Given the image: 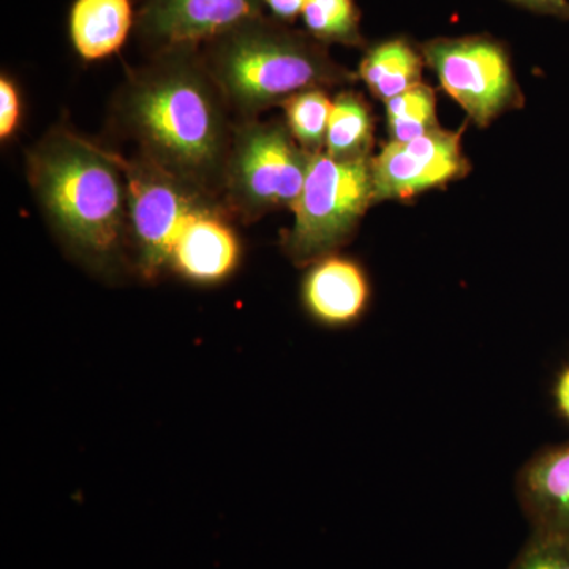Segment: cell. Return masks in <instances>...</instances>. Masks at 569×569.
I'll return each mask as SVG.
<instances>
[{
  "label": "cell",
  "mask_w": 569,
  "mask_h": 569,
  "mask_svg": "<svg viewBox=\"0 0 569 569\" xmlns=\"http://www.w3.org/2000/svg\"><path fill=\"white\" fill-rule=\"evenodd\" d=\"M111 123L134 156L222 198L236 121L201 47L167 48L127 73L111 100Z\"/></svg>",
  "instance_id": "6da1fadb"
},
{
  "label": "cell",
  "mask_w": 569,
  "mask_h": 569,
  "mask_svg": "<svg viewBox=\"0 0 569 569\" xmlns=\"http://www.w3.org/2000/svg\"><path fill=\"white\" fill-rule=\"evenodd\" d=\"M26 176L62 249L93 274H132L129 182L119 153L66 126L26 152Z\"/></svg>",
  "instance_id": "7a4b0ae2"
},
{
  "label": "cell",
  "mask_w": 569,
  "mask_h": 569,
  "mask_svg": "<svg viewBox=\"0 0 569 569\" xmlns=\"http://www.w3.org/2000/svg\"><path fill=\"white\" fill-rule=\"evenodd\" d=\"M119 160L129 182L132 274L142 282L174 277L198 287L231 279L244 249L222 198L134 153H119Z\"/></svg>",
  "instance_id": "3957f363"
},
{
  "label": "cell",
  "mask_w": 569,
  "mask_h": 569,
  "mask_svg": "<svg viewBox=\"0 0 569 569\" xmlns=\"http://www.w3.org/2000/svg\"><path fill=\"white\" fill-rule=\"evenodd\" d=\"M307 31L272 17L252 18L201 44L236 121L260 119L295 93L353 88L359 80Z\"/></svg>",
  "instance_id": "277c9868"
},
{
  "label": "cell",
  "mask_w": 569,
  "mask_h": 569,
  "mask_svg": "<svg viewBox=\"0 0 569 569\" xmlns=\"http://www.w3.org/2000/svg\"><path fill=\"white\" fill-rule=\"evenodd\" d=\"M373 204L372 159L336 160L316 153L291 209L293 223L280 239L284 257L299 268H309L339 253Z\"/></svg>",
  "instance_id": "5b68a950"
},
{
  "label": "cell",
  "mask_w": 569,
  "mask_h": 569,
  "mask_svg": "<svg viewBox=\"0 0 569 569\" xmlns=\"http://www.w3.org/2000/svg\"><path fill=\"white\" fill-rule=\"evenodd\" d=\"M312 159L283 119L238 122L222 192L236 222L252 224L269 213L291 211Z\"/></svg>",
  "instance_id": "8992f818"
},
{
  "label": "cell",
  "mask_w": 569,
  "mask_h": 569,
  "mask_svg": "<svg viewBox=\"0 0 569 569\" xmlns=\"http://www.w3.org/2000/svg\"><path fill=\"white\" fill-rule=\"evenodd\" d=\"M421 51L441 89L481 129L526 103L507 48L492 37H438Z\"/></svg>",
  "instance_id": "52a82bcc"
},
{
  "label": "cell",
  "mask_w": 569,
  "mask_h": 569,
  "mask_svg": "<svg viewBox=\"0 0 569 569\" xmlns=\"http://www.w3.org/2000/svg\"><path fill=\"white\" fill-rule=\"evenodd\" d=\"M459 130L437 129L406 142L389 141L372 157L376 204L410 201L429 190L443 189L470 173Z\"/></svg>",
  "instance_id": "ba28073f"
},
{
  "label": "cell",
  "mask_w": 569,
  "mask_h": 569,
  "mask_svg": "<svg viewBox=\"0 0 569 569\" xmlns=\"http://www.w3.org/2000/svg\"><path fill=\"white\" fill-rule=\"evenodd\" d=\"M263 0H142L134 32L148 54L167 48L201 47L213 37L261 17Z\"/></svg>",
  "instance_id": "9c48e42d"
},
{
  "label": "cell",
  "mask_w": 569,
  "mask_h": 569,
  "mask_svg": "<svg viewBox=\"0 0 569 569\" xmlns=\"http://www.w3.org/2000/svg\"><path fill=\"white\" fill-rule=\"evenodd\" d=\"M369 277L353 258L335 253L307 268L301 283L306 312L318 325L348 328L365 317L370 305Z\"/></svg>",
  "instance_id": "30bf717a"
},
{
  "label": "cell",
  "mask_w": 569,
  "mask_h": 569,
  "mask_svg": "<svg viewBox=\"0 0 569 569\" xmlns=\"http://www.w3.org/2000/svg\"><path fill=\"white\" fill-rule=\"evenodd\" d=\"M516 496L531 530L569 539V440L539 449L523 463Z\"/></svg>",
  "instance_id": "8fae6325"
},
{
  "label": "cell",
  "mask_w": 569,
  "mask_h": 569,
  "mask_svg": "<svg viewBox=\"0 0 569 569\" xmlns=\"http://www.w3.org/2000/svg\"><path fill=\"white\" fill-rule=\"evenodd\" d=\"M132 0H74L69 18L71 44L84 61L116 54L134 29Z\"/></svg>",
  "instance_id": "7c38bea8"
},
{
  "label": "cell",
  "mask_w": 569,
  "mask_h": 569,
  "mask_svg": "<svg viewBox=\"0 0 569 569\" xmlns=\"http://www.w3.org/2000/svg\"><path fill=\"white\" fill-rule=\"evenodd\" d=\"M425 66L421 47H415L406 37H395L366 48L356 74L376 99L387 103L421 84Z\"/></svg>",
  "instance_id": "4fadbf2b"
},
{
  "label": "cell",
  "mask_w": 569,
  "mask_h": 569,
  "mask_svg": "<svg viewBox=\"0 0 569 569\" xmlns=\"http://www.w3.org/2000/svg\"><path fill=\"white\" fill-rule=\"evenodd\" d=\"M376 116L362 93L347 88L332 100L325 153L336 160H369L376 148Z\"/></svg>",
  "instance_id": "5bb4252c"
},
{
  "label": "cell",
  "mask_w": 569,
  "mask_h": 569,
  "mask_svg": "<svg viewBox=\"0 0 569 569\" xmlns=\"http://www.w3.org/2000/svg\"><path fill=\"white\" fill-rule=\"evenodd\" d=\"M302 20L306 31L326 47L367 48L356 0H309Z\"/></svg>",
  "instance_id": "9a60e30c"
},
{
  "label": "cell",
  "mask_w": 569,
  "mask_h": 569,
  "mask_svg": "<svg viewBox=\"0 0 569 569\" xmlns=\"http://www.w3.org/2000/svg\"><path fill=\"white\" fill-rule=\"evenodd\" d=\"M389 141L406 142L440 129L437 97L426 82L385 103Z\"/></svg>",
  "instance_id": "2e32d148"
},
{
  "label": "cell",
  "mask_w": 569,
  "mask_h": 569,
  "mask_svg": "<svg viewBox=\"0 0 569 569\" xmlns=\"http://www.w3.org/2000/svg\"><path fill=\"white\" fill-rule=\"evenodd\" d=\"M332 100L328 91L310 89L295 93L279 107L295 140L313 156L325 152Z\"/></svg>",
  "instance_id": "e0dca14e"
},
{
  "label": "cell",
  "mask_w": 569,
  "mask_h": 569,
  "mask_svg": "<svg viewBox=\"0 0 569 569\" xmlns=\"http://www.w3.org/2000/svg\"><path fill=\"white\" fill-rule=\"evenodd\" d=\"M508 569H569V539L531 530Z\"/></svg>",
  "instance_id": "ac0fdd59"
},
{
  "label": "cell",
  "mask_w": 569,
  "mask_h": 569,
  "mask_svg": "<svg viewBox=\"0 0 569 569\" xmlns=\"http://www.w3.org/2000/svg\"><path fill=\"white\" fill-rule=\"evenodd\" d=\"M21 96L9 74L0 77V140L10 141L21 121Z\"/></svg>",
  "instance_id": "d6986e66"
},
{
  "label": "cell",
  "mask_w": 569,
  "mask_h": 569,
  "mask_svg": "<svg viewBox=\"0 0 569 569\" xmlns=\"http://www.w3.org/2000/svg\"><path fill=\"white\" fill-rule=\"evenodd\" d=\"M508 2L531 13L569 21V0H508Z\"/></svg>",
  "instance_id": "ffe728a7"
},
{
  "label": "cell",
  "mask_w": 569,
  "mask_h": 569,
  "mask_svg": "<svg viewBox=\"0 0 569 569\" xmlns=\"http://www.w3.org/2000/svg\"><path fill=\"white\" fill-rule=\"evenodd\" d=\"M266 9L271 11L276 20L291 24L298 17H302L309 0H263Z\"/></svg>",
  "instance_id": "44dd1931"
},
{
  "label": "cell",
  "mask_w": 569,
  "mask_h": 569,
  "mask_svg": "<svg viewBox=\"0 0 569 569\" xmlns=\"http://www.w3.org/2000/svg\"><path fill=\"white\" fill-rule=\"evenodd\" d=\"M553 400L561 417L569 422V366L565 367L557 377L553 385Z\"/></svg>",
  "instance_id": "7402d4cb"
}]
</instances>
